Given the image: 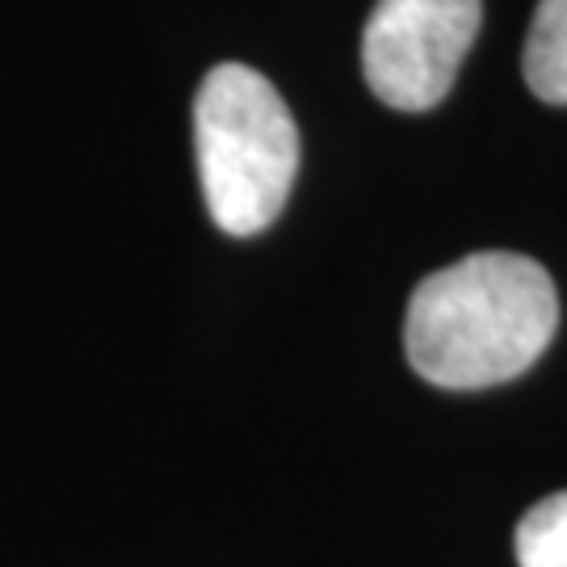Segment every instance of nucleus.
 Segmentation results:
<instances>
[{
    "label": "nucleus",
    "mask_w": 567,
    "mask_h": 567,
    "mask_svg": "<svg viewBox=\"0 0 567 567\" xmlns=\"http://www.w3.org/2000/svg\"><path fill=\"white\" fill-rule=\"evenodd\" d=\"M517 564L567 567V492H555L529 508L517 526Z\"/></svg>",
    "instance_id": "obj_5"
},
{
    "label": "nucleus",
    "mask_w": 567,
    "mask_h": 567,
    "mask_svg": "<svg viewBox=\"0 0 567 567\" xmlns=\"http://www.w3.org/2000/svg\"><path fill=\"white\" fill-rule=\"evenodd\" d=\"M526 84L547 105H567V0H538L526 34Z\"/></svg>",
    "instance_id": "obj_4"
},
{
    "label": "nucleus",
    "mask_w": 567,
    "mask_h": 567,
    "mask_svg": "<svg viewBox=\"0 0 567 567\" xmlns=\"http://www.w3.org/2000/svg\"><path fill=\"white\" fill-rule=\"evenodd\" d=\"M480 21L484 0H379L362 30L365 84L391 110L442 105Z\"/></svg>",
    "instance_id": "obj_3"
},
{
    "label": "nucleus",
    "mask_w": 567,
    "mask_h": 567,
    "mask_svg": "<svg viewBox=\"0 0 567 567\" xmlns=\"http://www.w3.org/2000/svg\"><path fill=\"white\" fill-rule=\"evenodd\" d=\"M559 328V295L522 252H471L412 290L404 344L412 370L446 391L526 374Z\"/></svg>",
    "instance_id": "obj_1"
},
{
    "label": "nucleus",
    "mask_w": 567,
    "mask_h": 567,
    "mask_svg": "<svg viewBox=\"0 0 567 567\" xmlns=\"http://www.w3.org/2000/svg\"><path fill=\"white\" fill-rule=\"evenodd\" d=\"M206 210L227 236H257L282 215L299 173V126L282 93L248 63L206 72L194 102Z\"/></svg>",
    "instance_id": "obj_2"
}]
</instances>
